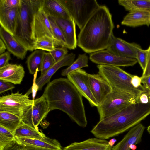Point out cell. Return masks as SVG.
<instances>
[{
	"label": "cell",
	"mask_w": 150,
	"mask_h": 150,
	"mask_svg": "<svg viewBox=\"0 0 150 150\" xmlns=\"http://www.w3.org/2000/svg\"><path fill=\"white\" fill-rule=\"evenodd\" d=\"M55 63L50 53L49 52H45L42 61L40 76L46 73Z\"/></svg>",
	"instance_id": "32"
},
{
	"label": "cell",
	"mask_w": 150,
	"mask_h": 150,
	"mask_svg": "<svg viewBox=\"0 0 150 150\" xmlns=\"http://www.w3.org/2000/svg\"><path fill=\"white\" fill-rule=\"evenodd\" d=\"M21 118L13 114L0 111V125L13 133L21 121Z\"/></svg>",
	"instance_id": "27"
},
{
	"label": "cell",
	"mask_w": 150,
	"mask_h": 150,
	"mask_svg": "<svg viewBox=\"0 0 150 150\" xmlns=\"http://www.w3.org/2000/svg\"><path fill=\"white\" fill-rule=\"evenodd\" d=\"M88 84L91 91L98 105L112 91L108 82L99 74L88 75Z\"/></svg>",
	"instance_id": "13"
},
{
	"label": "cell",
	"mask_w": 150,
	"mask_h": 150,
	"mask_svg": "<svg viewBox=\"0 0 150 150\" xmlns=\"http://www.w3.org/2000/svg\"><path fill=\"white\" fill-rule=\"evenodd\" d=\"M1 150H32L18 143L15 139Z\"/></svg>",
	"instance_id": "36"
},
{
	"label": "cell",
	"mask_w": 150,
	"mask_h": 150,
	"mask_svg": "<svg viewBox=\"0 0 150 150\" xmlns=\"http://www.w3.org/2000/svg\"><path fill=\"white\" fill-rule=\"evenodd\" d=\"M131 83L132 85L136 88H138L142 86L141 84V77L137 75H133L131 79Z\"/></svg>",
	"instance_id": "41"
},
{
	"label": "cell",
	"mask_w": 150,
	"mask_h": 150,
	"mask_svg": "<svg viewBox=\"0 0 150 150\" xmlns=\"http://www.w3.org/2000/svg\"><path fill=\"white\" fill-rule=\"evenodd\" d=\"M149 98L150 99V93L149 94Z\"/></svg>",
	"instance_id": "49"
},
{
	"label": "cell",
	"mask_w": 150,
	"mask_h": 150,
	"mask_svg": "<svg viewBox=\"0 0 150 150\" xmlns=\"http://www.w3.org/2000/svg\"><path fill=\"white\" fill-rule=\"evenodd\" d=\"M75 55L73 53L68 54L62 59L56 62L44 75L40 76L35 80L38 90H41L43 86L49 83L51 78L60 68L64 66H70L74 61Z\"/></svg>",
	"instance_id": "21"
},
{
	"label": "cell",
	"mask_w": 150,
	"mask_h": 150,
	"mask_svg": "<svg viewBox=\"0 0 150 150\" xmlns=\"http://www.w3.org/2000/svg\"><path fill=\"white\" fill-rule=\"evenodd\" d=\"M28 92L23 94L19 91L0 97V111L13 114L21 118L33 105L34 100L29 98Z\"/></svg>",
	"instance_id": "8"
},
{
	"label": "cell",
	"mask_w": 150,
	"mask_h": 150,
	"mask_svg": "<svg viewBox=\"0 0 150 150\" xmlns=\"http://www.w3.org/2000/svg\"><path fill=\"white\" fill-rule=\"evenodd\" d=\"M6 48L4 42L0 39V55L5 52Z\"/></svg>",
	"instance_id": "45"
},
{
	"label": "cell",
	"mask_w": 150,
	"mask_h": 150,
	"mask_svg": "<svg viewBox=\"0 0 150 150\" xmlns=\"http://www.w3.org/2000/svg\"><path fill=\"white\" fill-rule=\"evenodd\" d=\"M0 134L13 139H15L14 133L1 125H0Z\"/></svg>",
	"instance_id": "42"
},
{
	"label": "cell",
	"mask_w": 150,
	"mask_h": 150,
	"mask_svg": "<svg viewBox=\"0 0 150 150\" xmlns=\"http://www.w3.org/2000/svg\"></svg>",
	"instance_id": "50"
},
{
	"label": "cell",
	"mask_w": 150,
	"mask_h": 150,
	"mask_svg": "<svg viewBox=\"0 0 150 150\" xmlns=\"http://www.w3.org/2000/svg\"><path fill=\"white\" fill-rule=\"evenodd\" d=\"M19 144L32 150H62L60 143L55 139L46 136L41 139H31L15 137Z\"/></svg>",
	"instance_id": "14"
},
{
	"label": "cell",
	"mask_w": 150,
	"mask_h": 150,
	"mask_svg": "<svg viewBox=\"0 0 150 150\" xmlns=\"http://www.w3.org/2000/svg\"><path fill=\"white\" fill-rule=\"evenodd\" d=\"M117 141V140L115 138H112L110 139L108 141V144L112 147L114 146L115 142Z\"/></svg>",
	"instance_id": "46"
},
{
	"label": "cell",
	"mask_w": 150,
	"mask_h": 150,
	"mask_svg": "<svg viewBox=\"0 0 150 150\" xmlns=\"http://www.w3.org/2000/svg\"><path fill=\"white\" fill-rule=\"evenodd\" d=\"M122 25L135 27L150 25V10L130 11L125 16L121 22Z\"/></svg>",
	"instance_id": "22"
},
{
	"label": "cell",
	"mask_w": 150,
	"mask_h": 150,
	"mask_svg": "<svg viewBox=\"0 0 150 150\" xmlns=\"http://www.w3.org/2000/svg\"><path fill=\"white\" fill-rule=\"evenodd\" d=\"M89 58L96 64L118 67L132 66L137 62L136 59L120 57L112 54L107 50L92 53L90 54Z\"/></svg>",
	"instance_id": "10"
},
{
	"label": "cell",
	"mask_w": 150,
	"mask_h": 150,
	"mask_svg": "<svg viewBox=\"0 0 150 150\" xmlns=\"http://www.w3.org/2000/svg\"><path fill=\"white\" fill-rule=\"evenodd\" d=\"M88 75L85 71L81 69L70 73L67 77L82 96L88 101L91 105L97 107L98 105L89 88Z\"/></svg>",
	"instance_id": "11"
},
{
	"label": "cell",
	"mask_w": 150,
	"mask_h": 150,
	"mask_svg": "<svg viewBox=\"0 0 150 150\" xmlns=\"http://www.w3.org/2000/svg\"><path fill=\"white\" fill-rule=\"evenodd\" d=\"M9 52H6L0 55V68L9 64V61L11 59Z\"/></svg>",
	"instance_id": "37"
},
{
	"label": "cell",
	"mask_w": 150,
	"mask_h": 150,
	"mask_svg": "<svg viewBox=\"0 0 150 150\" xmlns=\"http://www.w3.org/2000/svg\"><path fill=\"white\" fill-rule=\"evenodd\" d=\"M88 58L86 53L79 54L77 59L69 66L63 70L61 75L67 76L70 73L83 67H88Z\"/></svg>",
	"instance_id": "29"
},
{
	"label": "cell",
	"mask_w": 150,
	"mask_h": 150,
	"mask_svg": "<svg viewBox=\"0 0 150 150\" xmlns=\"http://www.w3.org/2000/svg\"><path fill=\"white\" fill-rule=\"evenodd\" d=\"M118 3L129 11L150 10V0H119Z\"/></svg>",
	"instance_id": "28"
},
{
	"label": "cell",
	"mask_w": 150,
	"mask_h": 150,
	"mask_svg": "<svg viewBox=\"0 0 150 150\" xmlns=\"http://www.w3.org/2000/svg\"><path fill=\"white\" fill-rule=\"evenodd\" d=\"M98 74L109 83L112 89L128 93L139 99L140 95L148 92L144 86L134 87L131 81L133 76L118 67L99 64Z\"/></svg>",
	"instance_id": "5"
},
{
	"label": "cell",
	"mask_w": 150,
	"mask_h": 150,
	"mask_svg": "<svg viewBox=\"0 0 150 150\" xmlns=\"http://www.w3.org/2000/svg\"><path fill=\"white\" fill-rule=\"evenodd\" d=\"M49 17L55 40V46L64 47L67 48L66 40L62 31L55 21L52 18Z\"/></svg>",
	"instance_id": "30"
},
{
	"label": "cell",
	"mask_w": 150,
	"mask_h": 150,
	"mask_svg": "<svg viewBox=\"0 0 150 150\" xmlns=\"http://www.w3.org/2000/svg\"><path fill=\"white\" fill-rule=\"evenodd\" d=\"M148 53L146 67L141 77H144L150 75V45L148 49Z\"/></svg>",
	"instance_id": "40"
},
{
	"label": "cell",
	"mask_w": 150,
	"mask_h": 150,
	"mask_svg": "<svg viewBox=\"0 0 150 150\" xmlns=\"http://www.w3.org/2000/svg\"><path fill=\"white\" fill-rule=\"evenodd\" d=\"M0 37L9 52L18 59L23 60L25 58L27 50L19 43L13 35L1 26Z\"/></svg>",
	"instance_id": "19"
},
{
	"label": "cell",
	"mask_w": 150,
	"mask_h": 150,
	"mask_svg": "<svg viewBox=\"0 0 150 150\" xmlns=\"http://www.w3.org/2000/svg\"><path fill=\"white\" fill-rule=\"evenodd\" d=\"M138 102L139 99L133 96L112 90L97 107L99 120L115 114L130 104Z\"/></svg>",
	"instance_id": "6"
},
{
	"label": "cell",
	"mask_w": 150,
	"mask_h": 150,
	"mask_svg": "<svg viewBox=\"0 0 150 150\" xmlns=\"http://www.w3.org/2000/svg\"><path fill=\"white\" fill-rule=\"evenodd\" d=\"M15 137L41 139L46 136L42 132L25 123L22 120L14 133Z\"/></svg>",
	"instance_id": "25"
},
{
	"label": "cell",
	"mask_w": 150,
	"mask_h": 150,
	"mask_svg": "<svg viewBox=\"0 0 150 150\" xmlns=\"http://www.w3.org/2000/svg\"><path fill=\"white\" fill-rule=\"evenodd\" d=\"M81 30L100 6L95 0H59Z\"/></svg>",
	"instance_id": "7"
},
{
	"label": "cell",
	"mask_w": 150,
	"mask_h": 150,
	"mask_svg": "<svg viewBox=\"0 0 150 150\" xmlns=\"http://www.w3.org/2000/svg\"><path fill=\"white\" fill-rule=\"evenodd\" d=\"M21 0H0V6L10 8H18Z\"/></svg>",
	"instance_id": "35"
},
{
	"label": "cell",
	"mask_w": 150,
	"mask_h": 150,
	"mask_svg": "<svg viewBox=\"0 0 150 150\" xmlns=\"http://www.w3.org/2000/svg\"><path fill=\"white\" fill-rule=\"evenodd\" d=\"M42 95L51 111L60 110L79 126H86L87 121L82 96L67 78L56 79L49 82Z\"/></svg>",
	"instance_id": "1"
},
{
	"label": "cell",
	"mask_w": 150,
	"mask_h": 150,
	"mask_svg": "<svg viewBox=\"0 0 150 150\" xmlns=\"http://www.w3.org/2000/svg\"><path fill=\"white\" fill-rule=\"evenodd\" d=\"M51 18L55 21L62 31L66 40L67 48L70 50L76 48L77 45V40L76 35V23L73 19Z\"/></svg>",
	"instance_id": "18"
},
{
	"label": "cell",
	"mask_w": 150,
	"mask_h": 150,
	"mask_svg": "<svg viewBox=\"0 0 150 150\" xmlns=\"http://www.w3.org/2000/svg\"><path fill=\"white\" fill-rule=\"evenodd\" d=\"M141 78L142 83H143L149 94L150 93V75Z\"/></svg>",
	"instance_id": "43"
},
{
	"label": "cell",
	"mask_w": 150,
	"mask_h": 150,
	"mask_svg": "<svg viewBox=\"0 0 150 150\" xmlns=\"http://www.w3.org/2000/svg\"><path fill=\"white\" fill-rule=\"evenodd\" d=\"M55 47L54 40L47 36L38 39L35 42V50L39 49L50 52L54 50Z\"/></svg>",
	"instance_id": "31"
},
{
	"label": "cell",
	"mask_w": 150,
	"mask_h": 150,
	"mask_svg": "<svg viewBox=\"0 0 150 150\" xmlns=\"http://www.w3.org/2000/svg\"><path fill=\"white\" fill-rule=\"evenodd\" d=\"M148 92L142 94L139 98V102L143 104L148 103L150 99L149 98Z\"/></svg>",
	"instance_id": "44"
},
{
	"label": "cell",
	"mask_w": 150,
	"mask_h": 150,
	"mask_svg": "<svg viewBox=\"0 0 150 150\" xmlns=\"http://www.w3.org/2000/svg\"><path fill=\"white\" fill-rule=\"evenodd\" d=\"M45 53L43 50H36L27 57L26 63L30 74H34L37 71H41L42 61Z\"/></svg>",
	"instance_id": "26"
},
{
	"label": "cell",
	"mask_w": 150,
	"mask_h": 150,
	"mask_svg": "<svg viewBox=\"0 0 150 150\" xmlns=\"http://www.w3.org/2000/svg\"><path fill=\"white\" fill-rule=\"evenodd\" d=\"M42 7V6L34 16L33 24L34 39L35 41L38 39L47 36L53 39L55 42L49 16Z\"/></svg>",
	"instance_id": "15"
},
{
	"label": "cell",
	"mask_w": 150,
	"mask_h": 150,
	"mask_svg": "<svg viewBox=\"0 0 150 150\" xmlns=\"http://www.w3.org/2000/svg\"><path fill=\"white\" fill-rule=\"evenodd\" d=\"M18 8H10L0 6V26L13 36L16 25Z\"/></svg>",
	"instance_id": "23"
},
{
	"label": "cell",
	"mask_w": 150,
	"mask_h": 150,
	"mask_svg": "<svg viewBox=\"0 0 150 150\" xmlns=\"http://www.w3.org/2000/svg\"><path fill=\"white\" fill-rule=\"evenodd\" d=\"M68 52L67 48L61 47H55L54 50L49 52L52 55L56 63L62 59L67 55Z\"/></svg>",
	"instance_id": "34"
},
{
	"label": "cell",
	"mask_w": 150,
	"mask_h": 150,
	"mask_svg": "<svg viewBox=\"0 0 150 150\" xmlns=\"http://www.w3.org/2000/svg\"><path fill=\"white\" fill-rule=\"evenodd\" d=\"M14 139L0 134V150H1Z\"/></svg>",
	"instance_id": "39"
},
{
	"label": "cell",
	"mask_w": 150,
	"mask_h": 150,
	"mask_svg": "<svg viewBox=\"0 0 150 150\" xmlns=\"http://www.w3.org/2000/svg\"><path fill=\"white\" fill-rule=\"evenodd\" d=\"M112 148L108 141L96 137L72 143L62 150H112Z\"/></svg>",
	"instance_id": "17"
},
{
	"label": "cell",
	"mask_w": 150,
	"mask_h": 150,
	"mask_svg": "<svg viewBox=\"0 0 150 150\" xmlns=\"http://www.w3.org/2000/svg\"><path fill=\"white\" fill-rule=\"evenodd\" d=\"M51 111L47 102L42 95L34 100L33 105L24 113L22 121L39 130L38 126Z\"/></svg>",
	"instance_id": "9"
},
{
	"label": "cell",
	"mask_w": 150,
	"mask_h": 150,
	"mask_svg": "<svg viewBox=\"0 0 150 150\" xmlns=\"http://www.w3.org/2000/svg\"><path fill=\"white\" fill-rule=\"evenodd\" d=\"M145 127L139 123L132 128L122 139L113 146L112 150H130V147L140 143Z\"/></svg>",
	"instance_id": "16"
},
{
	"label": "cell",
	"mask_w": 150,
	"mask_h": 150,
	"mask_svg": "<svg viewBox=\"0 0 150 150\" xmlns=\"http://www.w3.org/2000/svg\"><path fill=\"white\" fill-rule=\"evenodd\" d=\"M137 148V146L135 145H133L130 147V149L132 150H135Z\"/></svg>",
	"instance_id": "47"
},
{
	"label": "cell",
	"mask_w": 150,
	"mask_h": 150,
	"mask_svg": "<svg viewBox=\"0 0 150 150\" xmlns=\"http://www.w3.org/2000/svg\"><path fill=\"white\" fill-rule=\"evenodd\" d=\"M148 53V49L144 50L140 48L137 52L136 59L144 71L146 67Z\"/></svg>",
	"instance_id": "33"
},
{
	"label": "cell",
	"mask_w": 150,
	"mask_h": 150,
	"mask_svg": "<svg viewBox=\"0 0 150 150\" xmlns=\"http://www.w3.org/2000/svg\"><path fill=\"white\" fill-rule=\"evenodd\" d=\"M42 7L49 17L72 19L59 0H43Z\"/></svg>",
	"instance_id": "24"
},
{
	"label": "cell",
	"mask_w": 150,
	"mask_h": 150,
	"mask_svg": "<svg viewBox=\"0 0 150 150\" xmlns=\"http://www.w3.org/2000/svg\"><path fill=\"white\" fill-rule=\"evenodd\" d=\"M114 28L109 10L105 6H100L80 30L77 45L87 53L106 49Z\"/></svg>",
	"instance_id": "2"
},
{
	"label": "cell",
	"mask_w": 150,
	"mask_h": 150,
	"mask_svg": "<svg viewBox=\"0 0 150 150\" xmlns=\"http://www.w3.org/2000/svg\"><path fill=\"white\" fill-rule=\"evenodd\" d=\"M15 86L11 83L0 80V94L8 90H11Z\"/></svg>",
	"instance_id": "38"
},
{
	"label": "cell",
	"mask_w": 150,
	"mask_h": 150,
	"mask_svg": "<svg viewBox=\"0 0 150 150\" xmlns=\"http://www.w3.org/2000/svg\"><path fill=\"white\" fill-rule=\"evenodd\" d=\"M43 0H21L13 36L28 51L35 50L33 35L34 16L42 6Z\"/></svg>",
	"instance_id": "4"
},
{
	"label": "cell",
	"mask_w": 150,
	"mask_h": 150,
	"mask_svg": "<svg viewBox=\"0 0 150 150\" xmlns=\"http://www.w3.org/2000/svg\"><path fill=\"white\" fill-rule=\"evenodd\" d=\"M141 48L135 43H129L112 35L106 50L110 53L120 57L136 59L137 51Z\"/></svg>",
	"instance_id": "12"
},
{
	"label": "cell",
	"mask_w": 150,
	"mask_h": 150,
	"mask_svg": "<svg viewBox=\"0 0 150 150\" xmlns=\"http://www.w3.org/2000/svg\"><path fill=\"white\" fill-rule=\"evenodd\" d=\"M23 67L21 65L9 64L0 68V80L14 84H20L25 76Z\"/></svg>",
	"instance_id": "20"
},
{
	"label": "cell",
	"mask_w": 150,
	"mask_h": 150,
	"mask_svg": "<svg viewBox=\"0 0 150 150\" xmlns=\"http://www.w3.org/2000/svg\"><path fill=\"white\" fill-rule=\"evenodd\" d=\"M150 114V99L146 104L139 102L129 104L118 112L101 120L91 130L96 138L108 139L140 123Z\"/></svg>",
	"instance_id": "3"
},
{
	"label": "cell",
	"mask_w": 150,
	"mask_h": 150,
	"mask_svg": "<svg viewBox=\"0 0 150 150\" xmlns=\"http://www.w3.org/2000/svg\"><path fill=\"white\" fill-rule=\"evenodd\" d=\"M147 131L150 134V125L148 126L147 128Z\"/></svg>",
	"instance_id": "48"
}]
</instances>
